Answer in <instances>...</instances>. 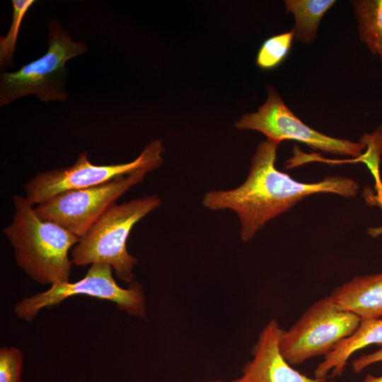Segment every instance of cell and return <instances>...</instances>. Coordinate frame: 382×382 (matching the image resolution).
Wrapping results in <instances>:
<instances>
[{"instance_id": "obj_1", "label": "cell", "mask_w": 382, "mask_h": 382, "mask_svg": "<svg viewBox=\"0 0 382 382\" xmlns=\"http://www.w3.org/2000/svg\"><path fill=\"white\" fill-rule=\"evenodd\" d=\"M280 141L268 139L258 144L246 180L229 190L205 193L203 205L211 210L231 209L241 222V238L249 241L265 224L311 195L336 194L354 197L358 183L342 176L326 177L315 183H301L277 169V151Z\"/></svg>"}, {"instance_id": "obj_2", "label": "cell", "mask_w": 382, "mask_h": 382, "mask_svg": "<svg viewBox=\"0 0 382 382\" xmlns=\"http://www.w3.org/2000/svg\"><path fill=\"white\" fill-rule=\"evenodd\" d=\"M14 212L3 232L18 266L35 282L53 284L69 282L73 264L69 253L81 238L59 224L42 219L25 197H13Z\"/></svg>"}, {"instance_id": "obj_3", "label": "cell", "mask_w": 382, "mask_h": 382, "mask_svg": "<svg viewBox=\"0 0 382 382\" xmlns=\"http://www.w3.org/2000/svg\"><path fill=\"white\" fill-rule=\"evenodd\" d=\"M161 202L157 195H151L111 206L73 247V263L108 264L121 281L133 282L132 271L138 260L127 251V238L135 224L158 208Z\"/></svg>"}, {"instance_id": "obj_4", "label": "cell", "mask_w": 382, "mask_h": 382, "mask_svg": "<svg viewBox=\"0 0 382 382\" xmlns=\"http://www.w3.org/2000/svg\"><path fill=\"white\" fill-rule=\"evenodd\" d=\"M48 49L40 58L15 72L4 71L0 78V105L6 106L23 96L34 94L43 102L64 101L66 62L87 50L83 42L74 41L58 21L49 23Z\"/></svg>"}, {"instance_id": "obj_5", "label": "cell", "mask_w": 382, "mask_h": 382, "mask_svg": "<svg viewBox=\"0 0 382 382\" xmlns=\"http://www.w3.org/2000/svg\"><path fill=\"white\" fill-rule=\"evenodd\" d=\"M163 151L162 142L154 139L134 161L111 165L92 164L84 151L71 166L37 173L24 185L25 197L38 205L66 191L100 185L142 169L152 171L162 164Z\"/></svg>"}, {"instance_id": "obj_6", "label": "cell", "mask_w": 382, "mask_h": 382, "mask_svg": "<svg viewBox=\"0 0 382 382\" xmlns=\"http://www.w3.org/2000/svg\"><path fill=\"white\" fill-rule=\"evenodd\" d=\"M361 318L340 308L330 296L313 303L280 340V350L291 365L326 355L358 328Z\"/></svg>"}, {"instance_id": "obj_7", "label": "cell", "mask_w": 382, "mask_h": 382, "mask_svg": "<svg viewBox=\"0 0 382 382\" xmlns=\"http://www.w3.org/2000/svg\"><path fill=\"white\" fill-rule=\"evenodd\" d=\"M112 268L103 263L92 264L86 275L75 282L56 283L45 291L25 298L14 308L16 316L31 321L45 308L57 306L73 296L86 295L112 301L127 313L144 317L146 304L140 284L133 282L127 289L120 286L112 276Z\"/></svg>"}, {"instance_id": "obj_8", "label": "cell", "mask_w": 382, "mask_h": 382, "mask_svg": "<svg viewBox=\"0 0 382 382\" xmlns=\"http://www.w3.org/2000/svg\"><path fill=\"white\" fill-rule=\"evenodd\" d=\"M151 172L142 169L100 185L69 190L35 207L42 219L54 221L82 238L116 200Z\"/></svg>"}, {"instance_id": "obj_9", "label": "cell", "mask_w": 382, "mask_h": 382, "mask_svg": "<svg viewBox=\"0 0 382 382\" xmlns=\"http://www.w3.org/2000/svg\"><path fill=\"white\" fill-rule=\"evenodd\" d=\"M267 99L257 111L248 113L236 122L238 129L255 130L268 139L278 141L295 140L313 149L337 155H347L359 159L366 149L361 142L326 135L308 126L286 105L277 90L267 88Z\"/></svg>"}, {"instance_id": "obj_10", "label": "cell", "mask_w": 382, "mask_h": 382, "mask_svg": "<svg viewBox=\"0 0 382 382\" xmlns=\"http://www.w3.org/2000/svg\"><path fill=\"white\" fill-rule=\"evenodd\" d=\"M283 332L276 320H270L253 347V359L232 382H320L295 370L283 357L279 346Z\"/></svg>"}, {"instance_id": "obj_11", "label": "cell", "mask_w": 382, "mask_h": 382, "mask_svg": "<svg viewBox=\"0 0 382 382\" xmlns=\"http://www.w3.org/2000/svg\"><path fill=\"white\" fill-rule=\"evenodd\" d=\"M341 309L361 320L382 316V272L357 276L335 288L330 295Z\"/></svg>"}, {"instance_id": "obj_12", "label": "cell", "mask_w": 382, "mask_h": 382, "mask_svg": "<svg viewBox=\"0 0 382 382\" xmlns=\"http://www.w3.org/2000/svg\"><path fill=\"white\" fill-rule=\"evenodd\" d=\"M382 344V319L363 320L356 330L327 354L314 370V378L322 381L341 375L350 357L371 345Z\"/></svg>"}, {"instance_id": "obj_13", "label": "cell", "mask_w": 382, "mask_h": 382, "mask_svg": "<svg viewBox=\"0 0 382 382\" xmlns=\"http://www.w3.org/2000/svg\"><path fill=\"white\" fill-rule=\"evenodd\" d=\"M335 0H286L287 13L293 14L295 37L301 43H311L316 37L325 13L335 4Z\"/></svg>"}, {"instance_id": "obj_14", "label": "cell", "mask_w": 382, "mask_h": 382, "mask_svg": "<svg viewBox=\"0 0 382 382\" xmlns=\"http://www.w3.org/2000/svg\"><path fill=\"white\" fill-rule=\"evenodd\" d=\"M351 4L359 40L382 63V0H356Z\"/></svg>"}, {"instance_id": "obj_15", "label": "cell", "mask_w": 382, "mask_h": 382, "mask_svg": "<svg viewBox=\"0 0 382 382\" xmlns=\"http://www.w3.org/2000/svg\"><path fill=\"white\" fill-rule=\"evenodd\" d=\"M294 37L295 33L292 29L265 40L256 56L257 66L262 70H270L278 66L288 55Z\"/></svg>"}, {"instance_id": "obj_16", "label": "cell", "mask_w": 382, "mask_h": 382, "mask_svg": "<svg viewBox=\"0 0 382 382\" xmlns=\"http://www.w3.org/2000/svg\"><path fill=\"white\" fill-rule=\"evenodd\" d=\"M35 3L33 0H13V19L8 34L0 38L1 69L10 65L13 59L16 39L22 20Z\"/></svg>"}, {"instance_id": "obj_17", "label": "cell", "mask_w": 382, "mask_h": 382, "mask_svg": "<svg viewBox=\"0 0 382 382\" xmlns=\"http://www.w3.org/2000/svg\"><path fill=\"white\" fill-rule=\"evenodd\" d=\"M23 355L16 347L0 349V382H22Z\"/></svg>"}, {"instance_id": "obj_18", "label": "cell", "mask_w": 382, "mask_h": 382, "mask_svg": "<svg viewBox=\"0 0 382 382\" xmlns=\"http://www.w3.org/2000/svg\"><path fill=\"white\" fill-rule=\"evenodd\" d=\"M382 361V347L370 354L361 355L352 362L354 372L358 374L369 366Z\"/></svg>"}, {"instance_id": "obj_19", "label": "cell", "mask_w": 382, "mask_h": 382, "mask_svg": "<svg viewBox=\"0 0 382 382\" xmlns=\"http://www.w3.org/2000/svg\"><path fill=\"white\" fill-rule=\"evenodd\" d=\"M376 201L380 204L382 209V197H376ZM368 233L370 236L373 237H377L382 234V226L377 228H371L368 230Z\"/></svg>"}, {"instance_id": "obj_20", "label": "cell", "mask_w": 382, "mask_h": 382, "mask_svg": "<svg viewBox=\"0 0 382 382\" xmlns=\"http://www.w3.org/2000/svg\"><path fill=\"white\" fill-rule=\"evenodd\" d=\"M373 133H374L380 154L382 156V125H380Z\"/></svg>"}, {"instance_id": "obj_21", "label": "cell", "mask_w": 382, "mask_h": 382, "mask_svg": "<svg viewBox=\"0 0 382 382\" xmlns=\"http://www.w3.org/2000/svg\"><path fill=\"white\" fill-rule=\"evenodd\" d=\"M361 382H382V375L375 376L371 374H368Z\"/></svg>"}, {"instance_id": "obj_22", "label": "cell", "mask_w": 382, "mask_h": 382, "mask_svg": "<svg viewBox=\"0 0 382 382\" xmlns=\"http://www.w3.org/2000/svg\"><path fill=\"white\" fill-rule=\"evenodd\" d=\"M201 382H224V381L214 380V381H201Z\"/></svg>"}, {"instance_id": "obj_23", "label": "cell", "mask_w": 382, "mask_h": 382, "mask_svg": "<svg viewBox=\"0 0 382 382\" xmlns=\"http://www.w3.org/2000/svg\"><path fill=\"white\" fill-rule=\"evenodd\" d=\"M320 382H328V381H326V379H324V380L320 381ZM332 382H335V381H332Z\"/></svg>"}]
</instances>
